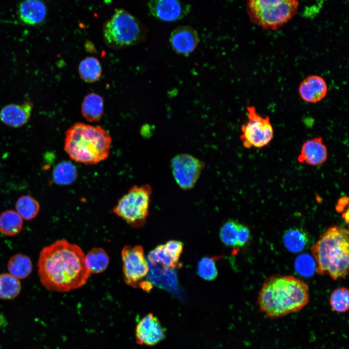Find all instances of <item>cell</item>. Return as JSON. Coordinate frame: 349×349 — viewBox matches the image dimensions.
I'll use <instances>...</instances> for the list:
<instances>
[{
	"mask_svg": "<svg viewBox=\"0 0 349 349\" xmlns=\"http://www.w3.org/2000/svg\"><path fill=\"white\" fill-rule=\"evenodd\" d=\"M214 257H203L198 262L197 271L198 275L203 279L211 281L215 279L218 275V271Z\"/></svg>",
	"mask_w": 349,
	"mask_h": 349,
	"instance_id": "obj_31",
	"label": "cell"
},
{
	"mask_svg": "<svg viewBox=\"0 0 349 349\" xmlns=\"http://www.w3.org/2000/svg\"><path fill=\"white\" fill-rule=\"evenodd\" d=\"M298 0H248L251 22L265 30L276 31L297 14Z\"/></svg>",
	"mask_w": 349,
	"mask_h": 349,
	"instance_id": "obj_6",
	"label": "cell"
},
{
	"mask_svg": "<svg viewBox=\"0 0 349 349\" xmlns=\"http://www.w3.org/2000/svg\"><path fill=\"white\" fill-rule=\"evenodd\" d=\"M349 233L340 226L330 227L312 246L316 272L329 275L333 279L346 278L349 271Z\"/></svg>",
	"mask_w": 349,
	"mask_h": 349,
	"instance_id": "obj_4",
	"label": "cell"
},
{
	"mask_svg": "<svg viewBox=\"0 0 349 349\" xmlns=\"http://www.w3.org/2000/svg\"><path fill=\"white\" fill-rule=\"evenodd\" d=\"M104 99L99 95L92 93L86 95L81 104V114L90 122L99 121L104 113Z\"/></svg>",
	"mask_w": 349,
	"mask_h": 349,
	"instance_id": "obj_19",
	"label": "cell"
},
{
	"mask_svg": "<svg viewBox=\"0 0 349 349\" xmlns=\"http://www.w3.org/2000/svg\"><path fill=\"white\" fill-rule=\"evenodd\" d=\"M16 211L25 220H31L37 215L40 206L38 201L29 195L20 197L16 203Z\"/></svg>",
	"mask_w": 349,
	"mask_h": 349,
	"instance_id": "obj_27",
	"label": "cell"
},
{
	"mask_svg": "<svg viewBox=\"0 0 349 349\" xmlns=\"http://www.w3.org/2000/svg\"><path fill=\"white\" fill-rule=\"evenodd\" d=\"M112 139L101 127L77 123L65 132L64 149L74 161L95 164L109 157Z\"/></svg>",
	"mask_w": 349,
	"mask_h": 349,
	"instance_id": "obj_3",
	"label": "cell"
},
{
	"mask_svg": "<svg viewBox=\"0 0 349 349\" xmlns=\"http://www.w3.org/2000/svg\"><path fill=\"white\" fill-rule=\"evenodd\" d=\"M343 218L345 220L347 223L349 222V209H347L346 211L343 213L342 215Z\"/></svg>",
	"mask_w": 349,
	"mask_h": 349,
	"instance_id": "obj_36",
	"label": "cell"
},
{
	"mask_svg": "<svg viewBox=\"0 0 349 349\" xmlns=\"http://www.w3.org/2000/svg\"><path fill=\"white\" fill-rule=\"evenodd\" d=\"M250 231L249 228L241 223H239L237 236V246H244L250 239Z\"/></svg>",
	"mask_w": 349,
	"mask_h": 349,
	"instance_id": "obj_34",
	"label": "cell"
},
{
	"mask_svg": "<svg viewBox=\"0 0 349 349\" xmlns=\"http://www.w3.org/2000/svg\"><path fill=\"white\" fill-rule=\"evenodd\" d=\"M22 218L16 211L8 210L0 215V231L6 236H15L23 227Z\"/></svg>",
	"mask_w": 349,
	"mask_h": 349,
	"instance_id": "obj_23",
	"label": "cell"
},
{
	"mask_svg": "<svg viewBox=\"0 0 349 349\" xmlns=\"http://www.w3.org/2000/svg\"><path fill=\"white\" fill-rule=\"evenodd\" d=\"M165 247L174 261L177 263L183 251L182 242L178 240H170L165 244Z\"/></svg>",
	"mask_w": 349,
	"mask_h": 349,
	"instance_id": "obj_33",
	"label": "cell"
},
{
	"mask_svg": "<svg viewBox=\"0 0 349 349\" xmlns=\"http://www.w3.org/2000/svg\"><path fill=\"white\" fill-rule=\"evenodd\" d=\"M86 266L90 273H99L104 271L109 264V257L101 248H94L85 255Z\"/></svg>",
	"mask_w": 349,
	"mask_h": 349,
	"instance_id": "obj_24",
	"label": "cell"
},
{
	"mask_svg": "<svg viewBox=\"0 0 349 349\" xmlns=\"http://www.w3.org/2000/svg\"><path fill=\"white\" fill-rule=\"evenodd\" d=\"M309 301V286L292 275H275L264 282L257 303L261 312L273 319L298 312Z\"/></svg>",
	"mask_w": 349,
	"mask_h": 349,
	"instance_id": "obj_2",
	"label": "cell"
},
{
	"mask_svg": "<svg viewBox=\"0 0 349 349\" xmlns=\"http://www.w3.org/2000/svg\"><path fill=\"white\" fill-rule=\"evenodd\" d=\"M295 268L297 272L305 277L312 275L316 269L314 259L308 254H301L295 261Z\"/></svg>",
	"mask_w": 349,
	"mask_h": 349,
	"instance_id": "obj_32",
	"label": "cell"
},
{
	"mask_svg": "<svg viewBox=\"0 0 349 349\" xmlns=\"http://www.w3.org/2000/svg\"><path fill=\"white\" fill-rule=\"evenodd\" d=\"M37 266L41 284L53 291L67 292L81 287L91 273L81 249L64 239L42 249Z\"/></svg>",
	"mask_w": 349,
	"mask_h": 349,
	"instance_id": "obj_1",
	"label": "cell"
},
{
	"mask_svg": "<svg viewBox=\"0 0 349 349\" xmlns=\"http://www.w3.org/2000/svg\"><path fill=\"white\" fill-rule=\"evenodd\" d=\"M52 176L55 183L60 185H68L76 179L77 172L73 164L69 161H64L55 166Z\"/></svg>",
	"mask_w": 349,
	"mask_h": 349,
	"instance_id": "obj_25",
	"label": "cell"
},
{
	"mask_svg": "<svg viewBox=\"0 0 349 349\" xmlns=\"http://www.w3.org/2000/svg\"><path fill=\"white\" fill-rule=\"evenodd\" d=\"M32 107V104L30 101H26L21 104L6 105L0 111V119L9 127H20L29 121Z\"/></svg>",
	"mask_w": 349,
	"mask_h": 349,
	"instance_id": "obj_15",
	"label": "cell"
},
{
	"mask_svg": "<svg viewBox=\"0 0 349 349\" xmlns=\"http://www.w3.org/2000/svg\"><path fill=\"white\" fill-rule=\"evenodd\" d=\"M328 157L326 145L321 137L306 141L303 144L298 159L300 162H305L312 166L324 163Z\"/></svg>",
	"mask_w": 349,
	"mask_h": 349,
	"instance_id": "obj_16",
	"label": "cell"
},
{
	"mask_svg": "<svg viewBox=\"0 0 349 349\" xmlns=\"http://www.w3.org/2000/svg\"><path fill=\"white\" fill-rule=\"evenodd\" d=\"M18 13L22 22L34 25L44 21L47 10L45 4L41 0H24L19 5Z\"/></svg>",
	"mask_w": 349,
	"mask_h": 349,
	"instance_id": "obj_17",
	"label": "cell"
},
{
	"mask_svg": "<svg viewBox=\"0 0 349 349\" xmlns=\"http://www.w3.org/2000/svg\"><path fill=\"white\" fill-rule=\"evenodd\" d=\"M328 92L327 84L320 76L313 75L306 77L301 82L299 93L305 102L316 103L323 99Z\"/></svg>",
	"mask_w": 349,
	"mask_h": 349,
	"instance_id": "obj_14",
	"label": "cell"
},
{
	"mask_svg": "<svg viewBox=\"0 0 349 349\" xmlns=\"http://www.w3.org/2000/svg\"><path fill=\"white\" fill-rule=\"evenodd\" d=\"M239 224V223L236 221L229 220L221 227L220 237L222 241L226 246H237V236Z\"/></svg>",
	"mask_w": 349,
	"mask_h": 349,
	"instance_id": "obj_30",
	"label": "cell"
},
{
	"mask_svg": "<svg viewBox=\"0 0 349 349\" xmlns=\"http://www.w3.org/2000/svg\"><path fill=\"white\" fill-rule=\"evenodd\" d=\"M79 75L85 82L92 83L98 81L102 75V66L99 61L94 57H87L79 63Z\"/></svg>",
	"mask_w": 349,
	"mask_h": 349,
	"instance_id": "obj_21",
	"label": "cell"
},
{
	"mask_svg": "<svg viewBox=\"0 0 349 349\" xmlns=\"http://www.w3.org/2000/svg\"><path fill=\"white\" fill-rule=\"evenodd\" d=\"M283 241L284 246L289 252L298 253L302 251L308 244L309 238L302 229L293 228L285 233Z\"/></svg>",
	"mask_w": 349,
	"mask_h": 349,
	"instance_id": "obj_20",
	"label": "cell"
},
{
	"mask_svg": "<svg viewBox=\"0 0 349 349\" xmlns=\"http://www.w3.org/2000/svg\"><path fill=\"white\" fill-rule=\"evenodd\" d=\"M204 166L201 160L187 154L177 155L171 160V168L174 180L179 187L184 190L193 187Z\"/></svg>",
	"mask_w": 349,
	"mask_h": 349,
	"instance_id": "obj_10",
	"label": "cell"
},
{
	"mask_svg": "<svg viewBox=\"0 0 349 349\" xmlns=\"http://www.w3.org/2000/svg\"><path fill=\"white\" fill-rule=\"evenodd\" d=\"M7 269L10 274L18 279H23L32 272V264L29 257L17 254L9 259Z\"/></svg>",
	"mask_w": 349,
	"mask_h": 349,
	"instance_id": "obj_22",
	"label": "cell"
},
{
	"mask_svg": "<svg viewBox=\"0 0 349 349\" xmlns=\"http://www.w3.org/2000/svg\"><path fill=\"white\" fill-rule=\"evenodd\" d=\"M332 308L339 313H344L349 308V293L348 288L340 287L334 290L330 298Z\"/></svg>",
	"mask_w": 349,
	"mask_h": 349,
	"instance_id": "obj_29",
	"label": "cell"
},
{
	"mask_svg": "<svg viewBox=\"0 0 349 349\" xmlns=\"http://www.w3.org/2000/svg\"><path fill=\"white\" fill-rule=\"evenodd\" d=\"M165 330L157 317L152 313L144 316L135 329L136 342L140 345L153 346L165 338Z\"/></svg>",
	"mask_w": 349,
	"mask_h": 349,
	"instance_id": "obj_11",
	"label": "cell"
},
{
	"mask_svg": "<svg viewBox=\"0 0 349 349\" xmlns=\"http://www.w3.org/2000/svg\"><path fill=\"white\" fill-rule=\"evenodd\" d=\"M123 271L125 283L133 287H140L149 268L142 246H125L122 251Z\"/></svg>",
	"mask_w": 349,
	"mask_h": 349,
	"instance_id": "obj_9",
	"label": "cell"
},
{
	"mask_svg": "<svg viewBox=\"0 0 349 349\" xmlns=\"http://www.w3.org/2000/svg\"><path fill=\"white\" fill-rule=\"evenodd\" d=\"M146 28L135 17L122 9L115 10L105 22L103 36L109 48L119 49L137 45L146 38Z\"/></svg>",
	"mask_w": 349,
	"mask_h": 349,
	"instance_id": "obj_5",
	"label": "cell"
},
{
	"mask_svg": "<svg viewBox=\"0 0 349 349\" xmlns=\"http://www.w3.org/2000/svg\"><path fill=\"white\" fill-rule=\"evenodd\" d=\"M148 273V281L156 286L174 291L177 288V279L174 273L169 268H160L150 263Z\"/></svg>",
	"mask_w": 349,
	"mask_h": 349,
	"instance_id": "obj_18",
	"label": "cell"
},
{
	"mask_svg": "<svg viewBox=\"0 0 349 349\" xmlns=\"http://www.w3.org/2000/svg\"><path fill=\"white\" fill-rule=\"evenodd\" d=\"M170 42L173 49L177 54L187 56L197 48L199 37L196 31L188 26H180L172 32Z\"/></svg>",
	"mask_w": 349,
	"mask_h": 349,
	"instance_id": "obj_13",
	"label": "cell"
},
{
	"mask_svg": "<svg viewBox=\"0 0 349 349\" xmlns=\"http://www.w3.org/2000/svg\"><path fill=\"white\" fill-rule=\"evenodd\" d=\"M149 263L165 268H175L177 263L174 261L167 252L165 245H159L150 252L148 255Z\"/></svg>",
	"mask_w": 349,
	"mask_h": 349,
	"instance_id": "obj_28",
	"label": "cell"
},
{
	"mask_svg": "<svg viewBox=\"0 0 349 349\" xmlns=\"http://www.w3.org/2000/svg\"><path fill=\"white\" fill-rule=\"evenodd\" d=\"M247 120L241 126L240 140L244 147L260 148L267 146L273 137V129L268 116L259 114L254 106L246 107Z\"/></svg>",
	"mask_w": 349,
	"mask_h": 349,
	"instance_id": "obj_8",
	"label": "cell"
},
{
	"mask_svg": "<svg viewBox=\"0 0 349 349\" xmlns=\"http://www.w3.org/2000/svg\"><path fill=\"white\" fill-rule=\"evenodd\" d=\"M21 288L19 279L10 273L0 274V299H13L18 295Z\"/></svg>",
	"mask_w": 349,
	"mask_h": 349,
	"instance_id": "obj_26",
	"label": "cell"
},
{
	"mask_svg": "<svg viewBox=\"0 0 349 349\" xmlns=\"http://www.w3.org/2000/svg\"><path fill=\"white\" fill-rule=\"evenodd\" d=\"M152 188L148 184L134 186L119 199L112 211L131 226H143L149 214Z\"/></svg>",
	"mask_w": 349,
	"mask_h": 349,
	"instance_id": "obj_7",
	"label": "cell"
},
{
	"mask_svg": "<svg viewBox=\"0 0 349 349\" xmlns=\"http://www.w3.org/2000/svg\"><path fill=\"white\" fill-rule=\"evenodd\" d=\"M349 198L347 197H343L340 198L336 206V210L337 212H340L343 211L345 206L348 205Z\"/></svg>",
	"mask_w": 349,
	"mask_h": 349,
	"instance_id": "obj_35",
	"label": "cell"
},
{
	"mask_svg": "<svg viewBox=\"0 0 349 349\" xmlns=\"http://www.w3.org/2000/svg\"><path fill=\"white\" fill-rule=\"evenodd\" d=\"M148 7L153 16L167 22L180 19L190 11V6L179 0H151Z\"/></svg>",
	"mask_w": 349,
	"mask_h": 349,
	"instance_id": "obj_12",
	"label": "cell"
}]
</instances>
